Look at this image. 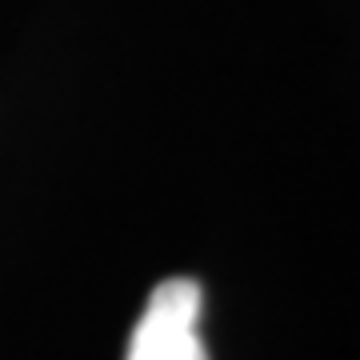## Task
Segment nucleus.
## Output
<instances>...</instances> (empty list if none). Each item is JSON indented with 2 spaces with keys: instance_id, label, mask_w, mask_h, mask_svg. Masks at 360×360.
<instances>
[{
  "instance_id": "1",
  "label": "nucleus",
  "mask_w": 360,
  "mask_h": 360,
  "mask_svg": "<svg viewBox=\"0 0 360 360\" xmlns=\"http://www.w3.org/2000/svg\"><path fill=\"white\" fill-rule=\"evenodd\" d=\"M200 284L188 276L160 281L129 336L124 360H208L200 340Z\"/></svg>"
}]
</instances>
